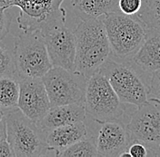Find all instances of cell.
Instances as JSON below:
<instances>
[{"label":"cell","instance_id":"1","mask_svg":"<svg viewBox=\"0 0 160 157\" xmlns=\"http://www.w3.org/2000/svg\"><path fill=\"white\" fill-rule=\"evenodd\" d=\"M75 71L88 79L110 58L111 47L103 19L81 20L76 29Z\"/></svg>","mask_w":160,"mask_h":157},{"label":"cell","instance_id":"2","mask_svg":"<svg viewBox=\"0 0 160 157\" xmlns=\"http://www.w3.org/2000/svg\"><path fill=\"white\" fill-rule=\"evenodd\" d=\"M9 142L15 157H38L49 155L47 131L28 117L19 108L5 111Z\"/></svg>","mask_w":160,"mask_h":157},{"label":"cell","instance_id":"3","mask_svg":"<svg viewBox=\"0 0 160 157\" xmlns=\"http://www.w3.org/2000/svg\"><path fill=\"white\" fill-rule=\"evenodd\" d=\"M103 22L112 55L123 62H131L147 38L146 25L137 16L123 13L107 14Z\"/></svg>","mask_w":160,"mask_h":157},{"label":"cell","instance_id":"4","mask_svg":"<svg viewBox=\"0 0 160 157\" xmlns=\"http://www.w3.org/2000/svg\"><path fill=\"white\" fill-rule=\"evenodd\" d=\"M14 57L19 81L42 78L53 67L41 30L22 31L15 37Z\"/></svg>","mask_w":160,"mask_h":157},{"label":"cell","instance_id":"5","mask_svg":"<svg viewBox=\"0 0 160 157\" xmlns=\"http://www.w3.org/2000/svg\"><path fill=\"white\" fill-rule=\"evenodd\" d=\"M84 106L87 115L98 124L119 120L125 111L124 103L100 70L88 79Z\"/></svg>","mask_w":160,"mask_h":157},{"label":"cell","instance_id":"6","mask_svg":"<svg viewBox=\"0 0 160 157\" xmlns=\"http://www.w3.org/2000/svg\"><path fill=\"white\" fill-rule=\"evenodd\" d=\"M130 62H117L109 58L99 69L109 80L111 86L124 104L140 107L148 102V86Z\"/></svg>","mask_w":160,"mask_h":157},{"label":"cell","instance_id":"7","mask_svg":"<svg viewBox=\"0 0 160 157\" xmlns=\"http://www.w3.org/2000/svg\"><path fill=\"white\" fill-rule=\"evenodd\" d=\"M51 106L85 103L88 79L76 71L53 66L42 77Z\"/></svg>","mask_w":160,"mask_h":157},{"label":"cell","instance_id":"8","mask_svg":"<svg viewBox=\"0 0 160 157\" xmlns=\"http://www.w3.org/2000/svg\"><path fill=\"white\" fill-rule=\"evenodd\" d=\"M67 15L51 21L42 27L41 33L48 51L53 66L75 71L76 36L66 26Z\"/></svg>","mask_w":160,"mask_h":157},{"label":"cell","instance_id":"9","mask_svg":"<svg viewBox=\"0 0 160 157\" xmlns=\"http://www.w3.org/2000/svg\"><path fill=\"white\" fill-rule=\"evenodd\" d=\"M131 143L139 141L151 151L160 149V100L150 98L131 115L127 125Z\"/></svg>","mask_w":160,"mask_h":157},{"label":"cell","instance_id":"10","mask_svg":"<svg viewBox=\"0 0 160 157\" xmlns=\"http://www.w3.org/2000/svg\"><path fill=\"white\" fill-rule=\"evenodd\" d=\"M65 0H17L16 6L19 7L18 25L21 31L41 30L51 21L67 15L61 7Z\"/></svg>","mask_w":160,"mask_h":157},{"label":"cell","instance_id":"11","mask_svg":"<svg viewBox=\"0 0 160 157\" xmlns=\"http://www.w3.org/2000/svg\"><path fill=\"white\" fill-rule=\"evenodd\" d=\"M20 82L18 108L31 120L39 124L51 108L42 78H25Z\"/></svg>","mask_w":160,"mask_h":157},{"label":"cell","instance_id":"12","mask_svg":"<svg viewBox=\"0 0 160 157\" xmlns=\"http://www.w3.org/2000/svg\"><path fill=\"white\" fill-rule=\"evenodd\" d=\"M100 125L96 138L98 157H119L125 151H128L131 141L127 125L119 120Z\"/></svg>","mask_w":160,"mask_h":157},{"label":"cell","instance_id":"13","mask_svg":"<svg viewBox=\"0 0 160 157\" xmlns=\"http://www.w3.org/2000/svg\"><path fill=\"white\" fill-rule=\"evenodd\" d=\"M88 135V130L84 122H78L53 128L47 131V143L50 152L56 156L70 145L83 140Z\"/></svg>","mask_w":160,"mask_h":157},{"label":"cell","instance_id":"14","mask_svg":"<svg viewBox=\"0 0 160 157\" xmlns=\"http://www.w3.org/2000/svg\"><path fill=\"white\" fill-rule=\"evenodd\" d=\"M132 64L145 73L152 74L160 69V32L149 30L144 44L131 60Z\"/></svg>","mask_w":160,"mask_h":157},{"label":"cell","instance_id":"15","mask_svg":"<svg viewBox=\"0 0 160 157\" xmlns=\"http://www.w3.org/2000/svg\"><path fill=\"white\" fill-rule=\"evenodd\" d=\"M86 115V108L79 104L51 106L48 114L40 121L39 125L43 129L48 131L53 128L83 122Z\"/></svg>","mask_w":160,"mask_h":157},{"label":"cell","instance_id":"16","mask_svg":"<svg viewBox=\"0 0 160 157\" xmlns=\"http://www.w3.org/2000/svg\"><path fill=\"white\" fill-rule=\"evenodd\" d=\"M119 0H71L74 13L81 20L97 19L110 13H120Z\"/></svg>","mask_w":160,"mask_h":157},{"label":"cell","instance_id":"17","mask_svg":"<svg viewBox=\"0 0 160 157\" xmlns=\"http://www.w3.org/2000/svg\"><path fill=\"white\" fill-rule=\"evenodd\" d=\"M20 82L17 77L0 78V108L4 111L18 107Z\"/></svg>","mask_w":160,"mask_h":157},{"label":"cell","instance_id":"18","mask_svg":"<svg viewBox=\"0 0 160 157\" xmlns=\"http://www.w3.org/2000/svg\"><path fill=\"white\" fill-rule=\"evenodd\" d=\"M136 16L148 29L160 32V0H143L142 7Z\"/></svg>","mask_w":160,"mask_h":157},{"label":"cell","instance_id":"19","mask_svg":"<svg viewBox=\"0 0 160 157\" xmlns=\"http://www.w3.org/2000/svg\"><path fill=\"white\" fill-rule=\"evenodd\" d=\"M59 157H96L98 149L96 139L86 137L70 145L58 155Z\"/></svg>","mask_w":160,"mask_h":157},{"label":"cell","instance_id":"20","mask_svg":"<svg viewBox=\"0 0 160 157\" xmlns=\"http://www.w3.org/2000/svg\"><path fill=\"white\" fill-rule=\"evenodd\" d=\"M5 76L18 79L14 57V46L12 48L2 40L0 41V78Z\"/></svg>","mask_w":160,"mask_h":157},{"label":"cell","instance_id":"21","mask_svg":"<svg viewBox=\"0 0 160 157\" xmlns=\"http://www.w3.org/2000/svg\"><path fill=\"white\" fill-rule=\"evenodd\" d=\"M143 0H119L118 7L120 13L128 16H136L142 7Z\"/></svg>","mask_w":160,"mask_h":157},{"label":"cell","instance_id":"22","mask_svg":"<svg viewBox=\"0 0 160 157\" xmlns=\"http://www.w3.org/2000/svg\"><path fill=\"white\" fill-rule=\"evenodd\" d=\"M7 10L0 8V41L5 39L9 34L12 19L10 14Z\"/></svg>","mask_w":160,"mask_h":157},{"label":"cell","instance_id":"23","mask_svg":"<svg viewBox=\"0 0 160 157\" xmlns=\"http://www.w3.org/2000/svg\"><path fill=\"white\" fill-rule=\"evenodd\" d=\"M148 149L145 144L139 141H134L130 144L128 151L132 157H147L149 155Z\"/></svg>","mask_w":160,"mask_h":157},{"label":"cell","instance_id":"24","mask_svg":"<svg viewBox=\"0 0 160 157\" xmlns=\"http://www.w3.org/2000/svg\"><path fill=\"white\" fill-rule=\"evenodd\" d=\"M149 88L150 96H152V98L160 100V69L152 73Z\"/></svg>","mask_w":160,"mask_h":157},{"label":"cell","instance_id":"25","mask_svg":"<svg viewBox=\"0 0 160 157\" xmlns=\"http://www.w3.org/2000/svg\"><path fill=\"white\" fill-rule=\"evenodd\" d=\"M0 157H15V154L8 139L0 143Z\"/></svg>","mask_w":160,"mask_h":157},{"label":"cell","instance_id":"26","mask_svg":"<svg viewBox=\"0 0 160 157\" xmlns=\"http://www.w3.org/2000/svg\"><path fill=\"white\" fill-rule=\"evenodd\" d=\"M8 139V129H7V122L4 118L0 122V143L4 140Z\"/></svg>","mask_w":160,"mask_h":157},{"label":"cell","instance_id":"27","mask_svg":"<svg viewBox=\"0 0 160 157\" xmlns=\"http://www.w3.org/2000/svg\"><path fill=\"white\" fill-rule=\"evenodd\" d=\"M17 0H0V8L8 9L16 6Z\"/></svg>","mask_w":160,"mask_h":157},{"label":"cell","instance_id":"28","mask_svg":"<svg viewBox=\"0 0 160 157\" xmlns=\"http://www.w3.org/2000/svg\"><path fill=\"white\" fill-rule=\"evenodd\" d=\"M5 118V111L0 108V122Z\"/></svg>","mask_w":160,"mask_h":157}]
</instances>
